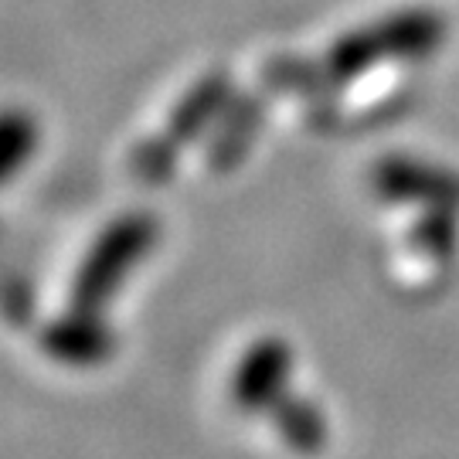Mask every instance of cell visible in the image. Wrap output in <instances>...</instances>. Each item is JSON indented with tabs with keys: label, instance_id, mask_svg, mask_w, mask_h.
Here are the masks:
<instances>
[{
	"label": "cell",
	"instance_id": "7a4b0ae2",
	"mask_svg": "<svg viewBox=\"0 0 459 459\" xmlns=\"http://www.w3.org/2000/svg\"><path fill=\"white\" fill-rule=\"evenodd\" d=\"M160 221L150 212H126L99 231L92 248L85 252L72 276V307L99 313L123 286V279L140 265V259L157 246Z\"/></svg>",
	"mask_w": 459,
	"mask_h": 459
},
{
	"label": "cell",
	"instance_id": "3957f363",
	"mask_svg": "<svg viewBox=\"0 0 459 459\" xmlns=\"http://www.w3.org/2000/svg\"><path fill=\"white\" fill-rule=\"evenodd\" d=\"M231 75L214 68L208 75H201L187 92L181 96V102L170 109L167 126L157 136L143 140L140 147L133 150L130 170L143 184H164L174 174L178 153L184 143L197 140L201 133L212 126V119H221L225 106L231 102Z\"/></svg>",
	"mask_w": 459,
	"mask_h": 459
},
{
	"label": "cell",
	"instance_id": "9c48e42d",
	"mask_svg": "<svg viewBox=\"0 0 459 459\" xmlns=\"http://www.w3.org/2000/svg\"><path fill=\"white\" fill-rule=\"evenodd\" d=\"M456 214L459 208H426L411 225V246L429 255H446L456 248Z\"/></svg>",
	"mask_w": 459,
	"mask_h": 459
},
{
	"label": "cell",
	"instance_id": "5b68a950",
	"mask_svg": "<svg viewBox=\"0 0 459 459\" xmlns=\"http://www.w3.org/2000/svg\"><path fill=\"white\" fill-rule=\"evenodd\" d=\"M293 375V347L282 337H259L238 358L231 375V402L242 411H269L286 394Z\"/></svg>",
	"mask_w": 459,
	"mask_h": 459
},
{
	"label": "cell",
	"instance_id": "8992f818",
	"mask_svg": "<svg viewBox=\"0 0 459 459\" xmlns=\"http://www.w3.org/2000/svg\"><path fill=\"white\" fill-rule=\"evenodd\" d=\"M41 351L72 368H92L102 364L116 351V330L92 310L68 307L65 316L51 320L38 337Z\"/></svg>",
	"mask_w": 459,
	"mask_h": 459
},
{
	"label": "cell",
	"instance_id": "30bf717a",
	"mask_svg": "<svg viewBox=\"0 0 459 459\" xmlns=\"http://www.w3.org/2000/svg\"><path fill=\"white\" fill-rule=\"evenodd\" d=\"M4 178L11 181L21 167L31 160L34 147H38V123L34 116L11 109L4 116Z\"/></svg>",
	"mask_w": 459,
	"mask_h": 459
},
{
	"label": "cell",
	"instance_id": "6da1fadb",
	"mask_svg": "<svg viewBox=\"0 0 459 459\" xmlns=\"http://www.w3.org/2000/svg\"><path fill=\"white\" fill-rule=\"evenodd\" d=\"M446 38V21L439 11L429 7H409L394 11L377 21H368L358 31L341 34L330 48L313 58H273L263 68L265 89L279 92H324L341 89L368 75L371 68L398 58H422L436 51Z\"/></svg>",
	"mask_w": 459,
	"mask_h": 459
},
{
	"label": "cell",
	"instance_id": "52a82bcc",
	"mask_svg": "<svg viewBox=\"0 0 459 459\" xmlns=\"http://www.w3.org/2000/svg\"><path fill=\"white\" fill-rule=\"evenodd\" d=\"M273 415V426H276L279 439L290 446L299 456H316L330 439V426L324 409L303 398V394H282L276 405L269 409Z\"/></svg>",
	"mask_w": 459,
	"mask_h": 459
},
{
	"label": "cell",
	"instance_id": "277c9868",
	"mask_svg": "<svg viewBox=\"0 0 459 459\" xmlns=\"http://www.w3.org/2000/svg\"><path fill=\"white\" fill-rule=\"evenodd\" d=\"M371 184L385 201L422 204V208H459V174L409 153L381 157L371 170Z\"/></svg>",
	"mask_w": 459,
	"mask_h": 459
},
{
	"label": "cell",
	"instance_id": "ba28073f",
	"mask_svg": "<svg viewBox=\"0 0 459 459\" xmlns=\"http://www.w3.org/2000/svg\"><path fill=\"white\" fill-rule=\"evenodd\" d=\"M259 119H263V102L259 99H242L231 96V102L221 113V123H218V133L212 140V150H208V164L229 170L235 167L242 157H246L252 136L259 130Z\"/></svg>",
	"mask_w": 459,
	"mask_h": 459
}]
</instances>
